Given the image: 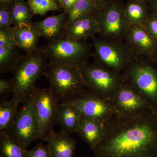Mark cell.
<instances>
[{"label":"cell","mask_w":157,"mask_h":157,"mask_svg":"<svg viewBox=\"0 0 157 157\" xmlns=\"http://www.w3.org/2000/svg\"><path fill=\"white\" fill-rule=\"evenodd\" d=\"M95 157H157V117L152 110L134 117L117 114L104 124Z\"/></svg>","instance_id":"1"},{"label":"cell","mask_w":157,"mask_h":157,"mask_svg":"<svg viewBox=\"0 0 157 157\" xmlns=\"http://www.w3.org/2000/svg\"><path fill=\"white\" fill-rule=\"evenodd\" d=\"M47 57L40 48L33 54L21 55L11 79L14 90L11 101L23 104L36 87L35 83L44 75L48 64Z\"/></svg>","instance_id":"2"},{"label":"cell","mask_w":157,"mask_h":157,"mask_svg":"<svg viewBox=\"0 0 157 157\" xmlns=\"http://www.w3.org/2000/svg\"><path fill=\"white\" fill-rule=\"evenodd\" d=\"M45 54L48 63L71 67L80 68L92 57V43L63 37L39 47Z\"/></svg>","instance_id":"3"},{"label":"cell","mask_w":157,"mask_h":157,"mask_svg":"<svg viewBox=\"0 0 157 157\" xmlns=\"http://www.w3.org/2000/svg\"><path fill=\"white\" fill-rule=\"evenodd\" d=\"M151 59L137 56L122 73L124 84L131 87L154 109L157 104V70Z\"/></svg>","instance_id":"4"},{"label":"cell","mask_w":157,"mask_h":157,"mask_svg":"<svg viewBox=\"0 0 157 157\" xmlns=\"http://www.w3.org/2000/svg\"><path fill=\"white\" fill-rule=\"evenodd\" d=\"M94 62L120 73H122L137 56L124 40L91 38Z\"/></svg>","instance_id":"5"},{"label":"cell","mask_w":157,"mask_h":157,"mask_svg":"<svg viewBox=\"0 0 157 157\" xmlns=\"http://www.w3.org/2000/svg\"><path fill=\"white\" fill-rule=\"evenodd\" d=\"M86 87L99 95L112 101L124 84L121 73L94 62L79 68Z\"/></svg>","instance_id":"6"},{"label":"cell","mask_w":157,"mask_h":157,"mask_svg":"<svg viewBox=\"0 0 157 157\" xmlns=\"http://www.w3.org/2000/svg\"><path fill=\"white\" fill-rule=\"evenodd\" d=\"M44 76L49 82V89L59 101L72 98L86 87L78 68L48 63Z\"/></svg>","instance_id":"7"},{"label":"cell","mask_w":157,"mask_h":157,"mask_svg":"<svg viewBox=\"0 0 157 157\" xmlns=\"http://www.w3.org/2000/svg\"><path fill=\"white\" fill-rule=\"evenodd\" d=\"M124 6L122 0H111L104 8L94 12L98 22L99 37L123 40L130 26L124 14Z\"/></svg>","instance_id":"8"},{"label":"cell","mask_w":157,"mask_h":157,"mask_svg":"<svg viewBox=\"0 0 157 157\" xmlns=\"http://www.w3.org/2000/svg\"><path fill=\"white\" fill-rule=\"evenodd\" d=\"M61 103L74 106L83 116L103 125L117 114L112 101L105 99L88 89L85 88L72 98L61 101Z\"/></svg>","instance_id":"9"},{"label":"cell","mask_w":157,"mask_h":157,"mask_svg":"<svg viewBox=\"0 0 157 157\" xmlns=\"http://www.w3.org/2000/svg\"><path fill=\"white\" fill-rule=\"evenodd\" d=\"M5 133L25 148L40 139L38 121L30 96L18 108L13 122Z\"/></svg>","instance_id":"10"},{"label":"cell","mask_w":157,"mask_h":157,"mask_svg":"<svg viewBox=\"0 0 157 157\" xmlns=\"http://www.w3.org/2000/svg\"><path fill=\"white\" fill-rule=\"evenodd\" d=\"M35 113L38 121L39 139L44 141L54 131L56 124L59 100L49 89L35 87L31 93Z\"/></svg>","instance_id":"11"},{"label":"cell","mask_w":157,"mask_h":157,"mask_svg":"<svg viewBox=\"0 0 157 157\" xmlns=\"http://www.w3.org/2000/svg\"><path fill=\"white\" fill-rule=\"evenodd\" d=\"M112 101L117 114L121 116L134 117L153 110L144 99L125 84L120 89Z\"/></svg>","instance_id":"12"},{"label":"cell","mask_w":157,"mask_h":157,"mask_svg":"<svg viewBox=\"0 0 157 157\" xmlns=\"http://www.w3.org/2000/svg\"><path fill=\"white\" fill-rule=\"evenodd\" d=\"M123 40L137 56L151 59L157 48V42L144 26H130Z\"/></svg>","instance_id":"13"},{"label":"cell","mask_w":157,"mask_h":157,"mask_svg":"<svg viewBox=\"0 0 157 157\" xmlns=\"http://www.w3.org/2000/svg\"><path fill=\"white\" fill-rule=\"evenodd\" d=\"M68 14L63 13L46 17L43 20L33 21V25L41 36L48 42L55 41L65 36Z\"/></svg>","instance_id":"14"},{"label":"cell","mask_w":157,"mask_h":157,"mask_svg":"<svg viewBox=\"0 0 157 157\" xmlns=\"http://www.w3.org/2000/svg\"><path fill=\"white\" fill-rule=\"evenodd\" d=\"M98 22L93 13L86 14L68 24L65 36L79 41H86L98 34Z\"/></svg>","instance_id":"15"},{"label":"cell","mask_w":157,"mask_h":157,"mask_svg":"<svg viewBox=\"0 0 157 157\" xmlns=\"http://www.w3.org/2000/svg\"><path fill=\"white\" fill-rule=\"evenodd\" d=\"M44 141L47 142L51 157H74L76 140L65 132L53 131L45 137Z\"/></svg>","instance_id":"16"},{"label":"cell","mask_w":157,"mask_h":157,"mask_svg":"<svg viewBox=\"0 0 157 157\" xmlns=\"http://www.w3.org/2000/svg\"><path fill=\"white\" fill-rule=\"evenodd\" d=\"M74 133L84 140L93 150L104 137V125L82 115Z\"/></svg>","instance_id":"17"},{"label":"cell","mask_w":157,"mask_h":157,"mask_svg":"<svg viewBox=\"0 0 157 157\" xmlns=\"http://www.w3.org/2000/svg\"><path fill=\"white\" fill-rule=\"evenodd\" d=\"M32 23L15 27L14 31L17 46L29 55L33 54L38 49L37 45L41 36Z\"/></svg>","instance_id":"18"},{"label":"cell","mask_w":157,"mask_h":157,"mask_svg":"<svg viewBox=\"0 0 157 157\" xmlns=\"http://www.w3.org/2000/svg\"><path fill=\"white\" fill-rule=\"evenodd\" d=\"M82 116L81 113L74 106L60 103L57 115L56 124L60 127L61 131L70 136L75 133Z\"/></svg>","instance_id":"19"},{"label":"cell","mask_w":157,"mask_h":157,"mask_svg":"<svg viewBox=\"0 0 157 157\" xmlns=\"http://www.w3.org/2000/svg\"><path fill=\"white\" fill-rule=\"evenodd\" d=\"M150 14L147 3L137 0H128L125 4L124 14L130 26H143Z\"/></svg>","instance_id":"20"},{"label":"cell","mask_w":157,"mask_h":157,"mask_svg":"<svg viewBox=\"0 0 157 157\" xmlns=\"http://www.w3.org/2000/svg\"><path fill=\"white\" fill-rule=\"evenodd\" d=\"M11 9L14 27L31 24L33 21L32 17L34 14L28 3L25 0H16Z\"/></svg>","instance_id":"21"},{"label":"cell","mask_w":157,"mask_h":157,"mask_svg":"<svg viewBox=\"0 0 157 157\" xmlns=\"http://www.w3.org/2000/svg\"><path fill=\"white\" fill-rule=\"evenodd\" d=\"M17 46L0 47V73H11L16 67L21 55Z\"/></svg>","instance_id":"22"},{"label":"cell","mask_w":157,"mask_h":157,"mask_svg":"<svg viewBox=\"0 0 157 157\" xmlns=\"http://www.w3.org/2000/svg\"><path fill=\"white\" fill-rule=\"evenodd\" d=\"M26 148L9 137L5 132L0 133V156L27 157Z\"/></svg>","instance_id":"23"},{"label":"cell","mask_w":157,"mask_h":157,"mask_svg":"<svg viewBox=\"0 0 157 157\" xmlns=\"http://www.w3.org/2000/svg\"><path fill=\"white\" fill-rule=\"evenodd\" d=\"M19 105L11 100L0 101V133H5L13 122Z\"/></svg>","instance_id":"24"},{"label":"cell","mask_w":157,"mask_h":157,"mask_svg":"<svg viewBox=\"0 0 157 157\" xmlns=\"http://www.w3.org/2000/svg\"><path fill=\"white\" fill-rule=\"evenodd\" d=\"M97 10L95 0H78L68 13L67 25L83 15L92 14Z\"/></svg>","instance_id":"25"},{"label":"cell","mask_w":157,"mask_h":157,"mask_svg":"<svg viewBox=\"0 0 157 157\" xmlns=\"http://www.w3.org/2000/svg\"><path fill=\"white\" fill-rule=\"evenodd\" d=\"M33 14L43 16L49 11H59L55 0H27Z\"/></svg>","instance_id":"26"},{"label":"cell","mask_w":157,"mask_h":157,"mask_svg":"<svg viewBox=\"0 0 157 157\" xmlns=\"http://www.w3.org/2000/svg\"><path fill=\"white\" fill-rule=\"evenodd\" d=\"M14 31V26L0 28V47L17 46Z\"/></svg>","instance_id":"27"},{"label":"cell","mask_w":157,"mask_h":157,"mask_svg":"<svg viewBox=\"0 0 157 157\" xmlns=\"http://www.w3.org/2000/svg\"><path fill=\"white\" fill-rule=\"evenodd\" d=\"M42 141L30 150L26 151L27 157H51L47 144L44 145Z\"/></svg>","instance_id":"28"},{"label":"cell","mask_w":157,"mask_h":157,"mask_svg":"<svg viewBox=\"0 0 157 157\" xmlns=\"http://www.w3.org/2000/svg\"><path fill=\"white\" fill-rule=\"evenodd\" d=\"M143 26L157 43V15L151 13Z\"/></svg>","instance_id":"29"},{"label":"cell","mask_w":157,"mask_h":157,"mask_svg":"<svg viewBox=\"0 0 157 157\" xmlns=\"http://www.w3.org/2000/svg\"><path fill=\"white\" fill-rule=\"evenodd\" d=\"M13 25L11 8L0 6V28L11 26Z\"/></svg>","instance_id":"30"},{"label":"cell","mask_w":157,"mask_h":157,"mask_svg":"<svg viewBox=\"0 0 157 157\" xmlns=\"http://www.w3.org/2000/svg\"><path fill=\"white\" fill-rule=\"evenodd\" d=\"M14 90L12 80L7 79H0V99L6 100L11 93H13Z\"/></svg>","instance_id":"31"},{"label":"cell","mask_w":157,"mask_h":157,"mask_svg":"<svg viewBox=\"0 0 157 157\" xmlns=\"http://www.w3.org/2000/svg\"><path fill=\"white\" fill-rule=\"evenodd\" d=\"M72 8V4L71 0H63L62 9H63L64 12L68 14Z\"/></svg>","instance_id":"32"},{"label":"cell","mask_w":157,"mask_h":157,"mask_svg":"<svg viewBox=\"0 0 157 157\" xmlns=\"http://www.w3.org/2000/svg\"><path fill=\"white\" fill-rule=\"evenodd\" d=\"M148 5L151 13L157 15V0H152Z\"/></svg>","instance_id":"33"},{"label":"cell","mask_w":157,"mask_h":157,"mask_svg":"<svg viewBox=\"0 0 157 157\" xmlns=\"http://www.w3.org/2000/svg\"><path fill=\"white\" fill-rule=\"evenodd\" d=\"M111 0H95L97 4V10L104 8Z\"/></svg>","instance_id":"34"},{"label":"cell","mask_w":157,"mask_h":157,"mask_svg":"<svg viewBox=\"0 0 157 157\" xmlns=\"http://www.w3.org/2000/svg\"><path fill=\"white\" fill-rule=\"evenodd\" d=\"M16 0H0V6L11 8V6L15 2Z\"/></svg>","instance_id":"35"},{"label":"cell","mask_w":157,"mask_h":157,"mask_svg":"<svg viewBox=\"0 0 157 157\" xmlns=\"http://www.w3.org/2000/svg\"><path fill=\"white\" fill-rule=\"evenodd\" d=\"M151 59L153 62H154L157 63V48Z\"/></svg>","instance_id":"36"},{"label":"cell","mask_w":157,"mask_h":157,"mask_svg":"<svg viewBox=\"0 0 157 157\" xmlns=\"http://www.w3.org/2000/svg\"><path fill=\"white\" fill-rule=\"evenodd\" d=\"M55 1L56 3V4H57L58 6H59V7L60 8H62L63 0H55Z\"/></svg>","instance_id":"37"},{"label":"cell","mask_w":157,"mask_h":157,"mask_svg":"<svg viewBox=\"0 0 157 157\" xmlns=\"http://www.w3.org/2000/svg\"><path fill=\"white\" fill-rule=\"evenodd\" d=\"M137 1H139V2H143L147 3L149 4L152 0H137Z\"/></svg>","instance_id":"38"},{"label":"cell","mask_w":157,"mask_h":157,"mask_svg":"<svg viewBox=\"0 0 157 157\" xmlns=\"http://www.w3.org/2000/svg\"><path fill=\"white\" fill-rule=\"evenodd\" d=\"M71 1H72V7H73V5H74L75 3H76V2H77L78 0H71Z\"/></svg>","instance_id":"39"},{"label":"cell","mask_w":157,"mask_h":157,"mask_svg":"<svg viewBox=\"0 0 157 157\" xmlns=\"http://www.w3.org/2000/svg\"><path fill=\"white\" fill-rule=\"evenodd\" d=\"M0 157H1V156H0Z\"/></svg>","instance_id":"40"}]
</instances>
